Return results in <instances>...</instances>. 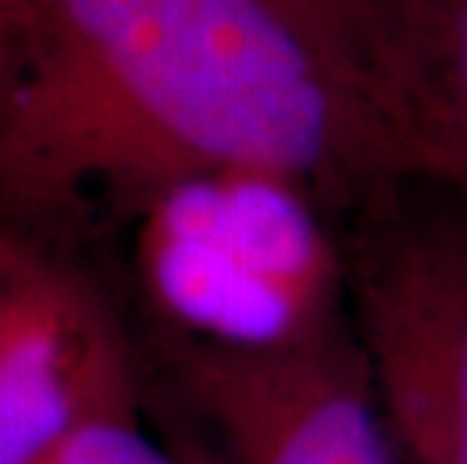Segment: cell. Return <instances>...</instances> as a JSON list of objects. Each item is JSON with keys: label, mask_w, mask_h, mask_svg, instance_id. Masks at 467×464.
I'll return each instance as SVG.
<instances>
[{"label": "cell", "mask_w": 467, "mask_h": 464, "mask_svg": "<svg viewBox=\"0 0 467 464\" xmlns=\"http://www.w3.org/2000/svg\"><path fill=\"white\" fill-rule=\"evenodd\" d=\"M410 170L268 0H0V232L73 253L172 187L260 172L341 217Z\"/></svg>", "instance_id": "6da1fadb"}, {"label": "cell", "mask_w": 467, "mask_h": 464, "mask_svg": "<svg viewBox=\"0 0 467 464\" xmlns=\"http://www.w3.org/2000/svg\"><path fill=\"white\" fill-rule=\"evenodd\" d=\"M166 338L286 347L350 323L337 223L305 187L260 172L184 181L127 226Z\"/></svg>", "instance_id": "7a4b0ae2"}, {"label": "cell", "mask_w": 467, "mask_h": 464, "mask_svg": "<svg viewBox=\"0 0 467 464\" xmlns=\"http://www.w3.org/2000/svg\"><path fill=\"white\" fill-rule=\"evenodd\" d=\"M335 223L399 464H467V200L410 166Z\"/></svg>", "instance_id": "3957f363"}, {"label": "cell", "mask_w": 467, "mask_h": 464, "mask_svg": "<svg viewBox=\"0 0 467 464\" xmlns=\"http://www.w3.org/2000/svg\"><path fill=\"white\" fill-rule=\"evenodd\" d=\"M187 464H399L353 320L286 347L161 335Z\"/></svg>", "instance_id": "277c9868"}, {"label": "cell", "mask_w": 467, "mask_h": 464, "mask_svg": "<svg viewBox=\"0 0 467 464\" xmlns=\"http://www.w3.org/2000/svg\"><path fill=\"white\" fill-rule=\"evenodd\" d=\"M139 401L121 323L76 256L0 232V464H36L94 413Z\"/></svg>", "instance_id": "5b68a950"}, {"label": "cell", "mask_w": 467, "mask_h": 464, "mask_svg": "<svg viewBox=\"0 0 467 464\" xmlns=\"http://www.w3.org/2000/svg\"><path fill=\"white\" fill-rule=\"evenodd\" d=\"M374 100L410 166L467 136V0H383Z\"/></svg>", "instance_id": "8992f818"}, {"label": "cell", "mask_w": 467, "mask_h": 464, "mask_svg": "<svg viewBox=\"0 0 467 464\" xmlns=\"http://www.w3.org/2000/svg\"><path fill=\"white\" fill-rule=\"evenodd\" d=\"M268 4H275L302 34L311 36L374 100L383 0H268Z\"/></svg>", "instance_id": "52a82bcc"}, {"label": "cell", "mask_w": 467, "mask_h": 464, "mask_svg": "<svg viewBox=\"0 0 467 464\" xmlns=\"http://www.w3.org/2000/svg\"><path fill=\"white\" fill-rule=\"evenodd\" d=\"M36 464H187L172 443L157 440L139 417V401L76 422Z\"/></svg>", "instance_id": "ba28073f"}, {"label": "cell", "mask_w": 467, "mask_h": 464, "mask_svg": "<svg viewBox=\"0 0 467 464\" xmlns=\"http://www.w3.org/2000/svg\"><path fill=\"white\" fill-rule=\"evenodd\" d=\"M416 170L441 175V179L450 181L455 191L467 200V136L459 142H452L450 148H443L441 154H434L429 163L416 166Z\"/></svg>", "instance_id": "9c48e42d"}]
</instances>
